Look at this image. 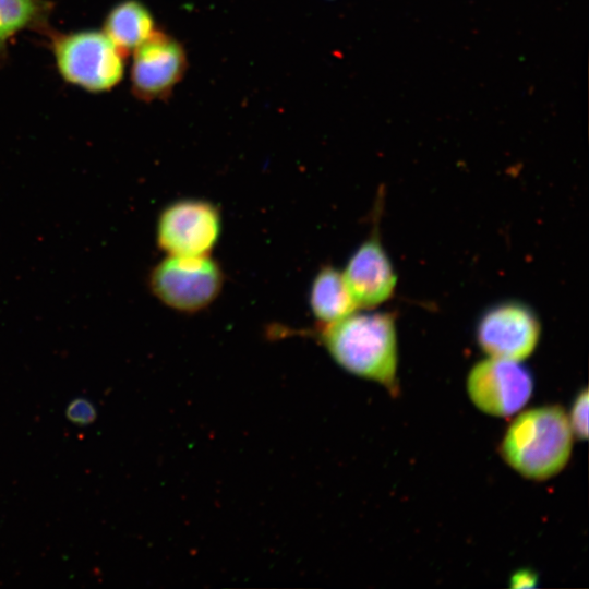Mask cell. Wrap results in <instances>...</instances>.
<instances>
[{"label":"cell","mask_w":589,"mask_h":589,"mask_svg":"<svg viewBox=\"0 0 589 589\" xmlns=\"http://www.w3.org/2000/svg\"><path fill=\"white\" fill-rule=\"evenodd\" d=\"M317 327L320 342L339 366L396 394L398 338L390 313L356 311Z\"/></svg>","instance_id":"cell-1"},{"label":"cell","mask_w":589,"mask_h":589,"mask_svg":"<svg viewBox=\"0 0 589 589\" xmlns=\"http://www.w3.org/2000/svg\"><path fill=\"white\" fill-rule=\"evenodd\" d=\"M573 441L566 411L557 405L541 406L522 411L510 422L500 452L521 477L543 481L566 467Z\"/></svg>","instance_id":"cell-2"},{"label":"cell","mask_w":589,"mask_h":589,"mask_svg":"<svg viewBox=\"0 0 589 589\" xmlns=\"http://www.w3.org/2000/svg\"><path fill=\"white\" fill-rule=\"evenodd\" d=\"M224 281L221 266L209 255H167L148 274L154 297L185 314L208 308L220 294Z\"/></svg>","instance_id":"cell-3"},{"label":"cell","mask_w":589,"mask_h":589,"mask_svg":"<svg viewBox=\"0 0 589 589\" xmlns=\"http://www.w3.org/2000/svg\"><path fill=\"white\" fill-rule=\"evenodd\" d=\"M53 51L65 81L88 92L116 86L124 73V53L104 33L81 31L55 40Z\"/></svg>","instance_id":"cell-4"},{"label":"cell","mask_w":589,"mask_h":589,"mask_svg":"<svg viewBox=\"0 0 589 589\" xmlns=\"http://www.w3.org/2000/svg\"><path fill=\"white\" fill-rule=\"evenodd\" d=\"M217 205L203 199H180L163 208L156 242L167 255H209L221 233Z\"/></svg>","instance_id":"cell-5"},{"label":"cell","mask_w":589,"mask_h":589,"mask_svg":"<svg viewBox=\"0 0 589 589\" xmlns=\"http://www.w3.org/2000/svg\"><path fill=\"white\" fill-rule=\"evenodd\" d=\"M466 387L470 400L480 411L507 418L528 404L533 380L520 362L488 357L470 369Z\"/></svg>","instance_id":"cell-6"},{"label":"cell","mask_w":589,"mask_h":589,"mask_svg":"<svg viewBox=\"0 0 589 589\" xmlns=\"http://www.w3.org/2000/svg\"><path fill=\"white\" fill-rule=\"evenodd\" d=\"M541 324L532 309L519 301L498 303L480 317L476 338L491 358L521 362L536 350Z\"/></svg>","instance_id":"cell-7"},{"label":"cell","mask_w":589,"mask_h":589,"mask_svg":"<svg viewBox=\"0 0 589 589\" xmlns=\"http://www.w3.org/2000/svg\"><path fill=\"white\" fill-rule=\"evenodd\" d=\"M183 46L172 36L156 31L134 50L131 84L144 100L161 99L172 92L187 71Z\"/></svg>","instance_id":"cell-8"},{"label":"cell","mask_w":589,"mask_h":589,"mask_svg":"<svg viewBox=\"0 0 589 589\" xmlns=\"http://www.w3.org/2000/svg\"><path fill=\"white\" fill-rule=\"evenodd\" d=\"M358 308L372 309L392 298L397 285L394 266L377 236L370 235L349 257L342 271Z\"/></svg>","instance_id":"cell-9"},{"label":"cell","mask_w":589,"mask_h":589,"mask_svg":"<svg viewBox=\"0 0 589 589\" xmlns=\"http://www.w3.org/2000/svg\"><path fill=\"white\" fill-rule=\"evenodd\" d=\"M309 303L317 326L341 320L359 309L348 290L342 272L329 264L321 266L315 274Z\"/></svg>","instance_id":"cell-10"},{"label":"cell","mask_w":589,"mask_h":589,"mask_svg":"<svg viewBox=\"0 0 589 589\" xmlns=\"http://www.w3.org/2000/svg\"><path fill=\"white\" fill-rule=\"evenodd\" d=\"M155 32L154 17L137 0H124L115 5L105 21L104 33L127 55L134 51Z\"/></svg>","instance_id":"cell-11"},{"label":"cell","mask_w":589,"mask_h":589,"mask_svg":"<svg viewBox=\"0 0 589 589\" xmlns=\"http://www.w3.org/2000/svg\"><path fill=\"white\" fill-rule=\"evenodd\" d=\"M46 13L41 0H0V49L17 32L37 23Z\"/></svg>","instance_id":"cell-12"},{"label":"cell","mask_w":589,"mask_h":589,"mask_svg":"<svg viewBox=\"0 0 589 589\" xmlns=\"http://www.w3.org/2000/svg\"><path fill=\"white\" fill-rule=\"evenodd\" d=\"M588 389L585 388L576 396L567 414L574 436L582 441L588 437Z\"/></svg>","instance_id":"cell-13"},{"label":"cell","mask_w":589,"mask_h":589,"mask_svg":"<svg viewBox=\"0 0 589 589\" xmlns=\"http://www.w3.org/2000/svg\"><path fill=\"white\" fill-rule=\"evenodd\" d=\"M537 576L530 570H519L510 578V586L514 588L533 587Z\"/></svg>","instance_id":"cell-14"}]
</instances>
